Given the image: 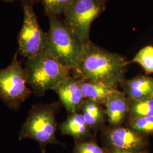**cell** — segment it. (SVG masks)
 <instances>
[{"instance_id": "cell-15", "label": "cell", "mask_w": 153, "mask_h": 153, "mask_svg": "<svg viewBox=\"0 0 153 153\" xmlns=\"http://www.w3.org/2000/svg\"><path fill=\"white\" fill-rule=\"evenodd\" d=\"M128 118L153 116V98L129 99Z\"/></svg>"}, {"instance_id": "cell-21", "label": "cell", "mask_w": 153, "mask_h": 153, "mask_svg": "<svg viewBox=\"0 0 153 153\" xmlns=\"http://www.w3.org/2000/svg\"><path fill=\"white\" fill-rule=\"evenodd\" d=\"M25 1H26L27 2L31 4H33V3H35V2L39 1V0H25Z\"/></svg>"}, {"instance_id": "cell-23", "label": "cell", "mask_w": 153, "mask_h": 153, "mask_svg": "<svg viewBox=\"0 0 153 153\" xmlns=\"http://www.w3.org/2000/svg\"><path fill=\"white\" fill-rule=\"evenodd\" d=\"M2 1H5V2H13V1H14L16 0H2Z\"/></svg>"}, {"instance_id": "cell-2", "label": "cell", "mask_w": 153, "mask_h": 153, "mask_svg": "<svg viewBox=\"0 0 153 153\" xmlns=\"http://www.w3.org/2000/svg\"><path fill=\"white\" fill-rule=\"evenodd\" d=\"M60 107L59 102L33 104L21 126L19 140L26 138L35 140L38 143L42 153H45L48 145L60 143L56 137L57 129L56 116Z\"/></svg>"}, {"instance_id": "cell-19", "label": "cell", "mask_w": 153, "mask_h": 153, "mask_svg": "<svg viewBox=\"0 0 153 153\" xmlns=\"http://www.w3.org/2000/svg\"><path fill=\"white\" fill-rule=\"evenodd\" d=\"M73 153H111L108 148H102L91 140L76 141Z\"/></svg>"}, {"instance_id": "cell-6", "label": "cell", "mask_w": 153, "mask_h": 153, "mask_svg": "<svg viewBox=\"0 0 153 153\" xmlns=\"http://www.w3.org/2000/svg\"><path fill=\"white\" fill-rule=\"evenodd\" d=\"M23 21L18 37V53L27 59L43 52L48 40V33L44 32L31 4L23 2Z\"/></svg>"}, {"instance_id": "cell-11", "label": "cell", "mask_w": 153, "mask_h": 153, "mask_svg": "<svg viewBox=\"0 0 153 153\" xmlns=\"http://www.w3.org/2000/svg\"><path fill=\"white\" fill-rule=\"evenodd\" d=\"M123 91L131 100L153 98V78L140 76L124 79L120 85Z\"/></svg>"}, {"instance_id": "cell-16", "label": "cell", "mask_w": 153, "mask_h": 153, "mask_svg": "<svg viewBox=\"0 0 153 153\" xmlns=\"http://www.w3.org/2000/svg\"><path fill=\"white\" fill-rule=\"evenodd\" d=\"M131 62L141 66L146 74L153 73V46L147 45L140 49Z\"/></svg>"}, {"instance_id": "cell-1", "label": "cell", "mask_w": 153, "mask_h": 153, "mask_svg": "<svg viewBox=\"0 0 153 153\" xmlns=\"http://www.w3.org/2000/svg\"><path fill=\"white\" fill-rule=\"evenodd\" d=\"M128 62L126 58L109 52L91 42L86 44L73 76L116 88L125 79Z\"/></svg>"}, {"instance_id": "cell-12", "label": "cell", "mask_w": 153, "mask_h": 153, "mask_svg": "<svg viewBox=\"0 0 153 153\" xmlns=\"http://www.w3.org/2000/svg\"><path fill=\"white\" fill-rule=\"evenodd\" d=\"M59 129L62 135L71 136L76 141L88 140L91 136V130L80 111L69 114L60 124Z\"/></svg>"}, {"instance_id": "cell-9", "label": "cell", "mask_w": 153, "mask_h": 153, "mask_svg": "<svg viewBox=\"0 0 153 153\" xmlns=\"http://www.w3.org/2000/svg\"><path fill=\"white\" fill-rule=\"evenodd\" d=\"M60 102L69 114L79 112L86 99L79 83V79L70 76L53 90Z\"/></svg>"}, {"instance_id": "cell-13", "label": "cell", "mask_w": 153, "mask_h": 153, "mask_svg": "<svg viewBox=\"0 0 153 153\" xmlns=\"http://www.w3.org/2000/svg\"><path fill=\"white\" fill-rule=\"evenodd\" d=\"M80 112L91 131H97L104 125L107 119L105 111L102 105L90 99L85 100Z\"/></svg>"}, {"instance_id": "cell-20", "label": "cell", "mask_w": 153, "mask_h": 153, "mask_svg": "<svg viewBox=\"0 0 153 153\" xmlns=\"http://www.w3.org/2000/svg\"><path fill=\"white\" fill-rule=\"evenodd\" d=\"M111 153H148L147 150L143 151V152H137V153H133V152H126V151H124V150H114L111 151Z\"/></svg>"}, {"instance_id": "cell-5", "label": "cell", "mask_w": 153, "mask_h": 153, "mask_svg": "<svg viewBox=\"0 0 153 153\" xmlns=\"http://www.w3.org/2000/svg\"><path fill=\"white\" fill-rule=\"evenodd\" d=\"M18 52L10 64L0 68V99L10 109L16 111L33 93L27 87L25 68L18 59Z\"/></svg>"}, {"instance_id": "cell-4", "label": "cell", "mask_w": 153, "mask_h": 153, "mask_svg": "<svg viewBox=\"0 0 153 153\" xmlns=\"http://www.w3.org/2000/svg\"><path fill=\"white\" fill-rule=\"evenodd\" d=\"M48 16L49 30L45 50L71 71L79 60L85 45L56 16L49 14Z\"/></svg>"}, {"instance_id": "cell-7", "label": "cell", "mask_w": 153, "mask_h": 153, "mask_svg": "<svg viewBox=\"0 0 153 153\" xmlns=\"http://www.w3.org/2000/svg\"><path fill=\"white\" fill-rule=\"evenodd\" d=\"M102 10L97 0H74L64 14V23L84 45L90 40V28Z\"/></svg>"}, {"instance_id": "cell-22", "label": "cell", "mask_w": 153, "mask_h": 153, "mask_svg": "<svg viewBox=\"0 0 153 153\" xmlns=\"http://www.w3.org/2000/svg\"><path fill=\"white\" fill-rule=\"evenodd\" d=\"M97 1L102 6V5L104 4V2H105V0H97Z\"/></svg>"}, {"instance_id": "cell-18", "label": "cell", "mask_w": 153, "mask_h": 153, "mask_svg": "<svg viewBox=\"0 0 153 153\" xmlns=\"http://www.w3.org/2000/svg\"><path fill=\"white\" fill-rule=\"evenodd\" d=\"M44 6L47 15L57 16L64 14L74 0H39Z\"/></svg>"}, {"instance_id": "cell-8", "label": "cell", "mask_w": 153, "mask_h": 153, "mask_svg": "<svg viewBox=\"0 0 153 153\" xmlns=\"http://www.w3.org/2000/svg\"><path fill=\"white\" fill-rule=\"evenodd\" d=\"M104 138L111 151L119 150L137 153L147 150L146 136L129 127L120 126L110 128L105 131Z\"/></svg>"}, {"instance_id": "cell-14", "label": "cell", "mask_w": 153, "mask_h": 153, "mask_svg": "<svg viewBox=\"0 0 153 153\" xmlns=\"http://www.w3.org/2000/svg\"><path fill=\"white\" fill-rule=\"evenodd\" d=\"M79 83L85 98L100 104L105 105L109 95L116 88L110 87L99 82L79 79Z\"/></svg>"}, {"instance_id": "cell-10", "label": "cell", "mask_w": 153, "mask_h": 153, "mask_svg": "<svg viewBox=\"0 0 153 153\" xmlns=\"http://www.w3.org/2000/svg\"><path fill=\"white\" fill-rule=\"evenodd\" d=\"M124 91L116 90L107 99L105 106L107 119L112 128L120 126L129 112V99Z\"/></svg>"}, {"instance_id": "cell-3", "label": "cell", "mask_w": 153, "mask_h": 153, "mask_svg": "<svg viewBox=\"0 0 153 153\" xmlns=\"http://www.w3.org/2000/svg\"><path fill=\"white\" fill-rule=\"evenodd\" d=\"M27 85L36 97H43L71 76V71L62 65L45 49L27 59L25 68Z\"/></svg>"}, {"instance_id": "cell-17", "label": "cell", "mask_w": 153, "mask_h": 153, "mask_svg": "<svg viewBox=\"0 0 153 153\" xmlns=\"http://www.w3.org/2000/svg\"><path fill=\"white\" fill-rule=\"evenodd\" d=\"M127 126L145 136H153V116L128 118Z\"/></svg>"}]
</instances>
